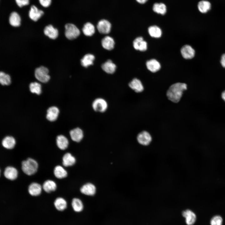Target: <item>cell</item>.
I'll return each mask as SVG.
<instances>
[{
  "label": "cell",
  "mask_w": 225,
  "mask_h": 225,
  "mask_svg": "<svg viewBox=\"0 0 225 225\" xmlns=\"http://www.w3.org/2000/svg\"><path fill=\"white\" fill-rule=\"evenodd\" d=\"M187 89V85L185 83L177 82L171 85L167 92V96L169 100L177 103L179 101L184 91Z\"/></svg>",
  "instance_id": "obj_1"
},
{
  "label": "cell",
  "mask_w": 225,
  "mask_h": 225,
  "mask_svg": "<svg viewBox=\"0 0 225 225\" xmlns=\"http://www.w3.org/2000/svg\"><path fill=\"white\" fill-rule=\"evenodd\" d=\"M38 164L34 159L29 158L22 162V171L27 175H31L37 171Z\"/></svg>",
  "instance_id": "obj_2"
},
{
  "label": "cell",
  "mask_w": 225,
  "mask_h": 225,
  "mask_svg": "<svg viewBox=\"0 0 225 225\" xmlns=\"http://www.w3.org/2000/svg\"><path fill=\"white\" fill-rule=\"evenodd\" d=\"M48 70L46 67L41 66L36 68L35 71L34 75L36 78L39 81L46 83L50 79L48 75Z\"/></svg>",
  "instance_id": "obj_3"
},
{
  "label": "cell",
  "mask_w": 225,
  "mask_h": 225,
  "mask_svg": "<svg viewBox=\"0 0 225 225\" xmlns=\"http://www.w3.org/2000/svg\"><path fill=\"white\" fill-rule=\"evenodd\" d=\"M65 34L66 37L69 40H73L77 38L80 34V31L74 24L67 23L65 26Z\"/></svg>",
  "instance_id": "obj_4"
},
{
  "label": "cell",
  "mask_w": 225,
  "mask_h": 225,
  "mask_svg": "<svg viewBox=\"0 0 225 225\" xmlns=\"http://www.w3.org/2000/svg\"><path fill=\"white\" fill-rule=\"evenodd\" d=\"M108 104L106 101L103 98H98L95 99L92 103V107L95 111L103 112L107 109Z\"/></svg>",
  "instance_id": "obj_5"
},
{
  "label": "cell",
  "mask_w": 225,
  "mask_h": 225,
  "mask_svg": "<svg viewBox=\"0 0 225 225\" xmlns=\"http://www.w3.org/2000/svg\"><path fill=\"white\" fill-rule=\"evenodd\" d=\"M137 140L140 144L146 146L150 143L152 140V138L148 132L143 131L138 135Z\"/></svg>",
  "instance_id": "obj_6"
},
{
  "label": "cell",
  "mask_w": 225,
  "mask_h": 225,
  "mask_svg": "<svg viewBox=\"0 0 225 225\" xmlns=\"http://www.w3.org/2000/svg\"><path fill=\"white\" fill-rule=\"evenodd\" d=\"M111 25L108 20L102 19L99 21L97 25V28L98 32L102 34H107L111 31Z\"/></svg>",
  "instance_id": "obj_7"
},
{
  "label": "cell",
  "mask_w": 225,
  "mask_h": 225,
  "mask_svg": "<svg viewBox=\"0 0 225 225\" xmlns=\"http://www.w3.org/2000/svg\"><path fill=\"white\" fill-rule=\"evenodd\" d=\"M181 54L183 57L186 59H190L195 55V51L190 45H186L183 46L181 49Z\"/></svg>",
  "instance_id": "obj_8"
},
{
  "label": "cell",
  "mask_w": 225,
  "mask_h": 225,
  "mask_svg": "<svg viewBox=\"0 0 225 225\" xmlns=\"http://www.w3.org/2000/svg\"><path fill=\"white\" fill-rule=\"evenodd\" d=\"M182 215L185 218L186 222L187 225H193L196 222V215L190 210L187 209L183 211Z\"/></svg>",
  "instance_id": "obj_9"
},
{
  "label": "cell",
  "mask_w": 225,
  "mask_h": 225,
  "mask_svg": "<svg viewBox=\"0 0 225 225\" xmlns=\"http://www.w3.org/2000/svg\"><path fill=\"white\" fill-rule=\"evenodd\" d=\"M4 175L7 179L13 180L17 178L18 172L15 168L12 166H8L5 169Z\"/></svg>",
  "instance_id": "obj_10"
},
{
  "label": "cell",
  "mask_w": 225,
  "mask_h": 225,
  "mask_svg": "<svg viewBox=\"0 0 225 225\" xmlns=\"http://www.w3.org/2000/svg\"><path fill=\"white\" fill-rule=\"evenodd\" d=\"M133 44L135 49L141 51H144L147 48V43L144 40L142 37H138L135 38L133 42Z\"/></svg>",
  "instance_id": "obj_11"
},
{
  "label": "cell",
  "mask_w": 225,
  "mask_h": 225,
  "mask_svg": "<svg viewBox=\"0 0 225 225\" xmlns=\"http://www.w3.org/2000/svg\"><path fill=\"white\" fill-rule=\"evenodd\" d=\"M43 12L38 9L34 5H32L29 12L30 18L34 21H37L43 14Z\"/></svg>",
  "instance_id": "obj_12"
},
{
  "label": "cell",
  "mask_w": 225,
  "mask_h": 225,
  "mask_svg": "<svg viewBox=\"0 0 225 225\" xmlns=\"http://www.w3.org/2000/svg\"><path fill=\"white\" fill-rule=\"evenodd\" d=\"M70 135L72 139L77 142H80L83 137V131L79 128H77L71 130Z\"/></svg>",
  "instance_id": "obj_13"
},
{
  "label": "cell",
  "mask_w": 225,
  "mask_h": 225,
  "mask_svg": "<svg viewBox=\"0 0 225 225\" xmlns=\"http://www.w3.org/2000/svg\"><path fill=\"white\" fill-rule=\"evenodd\" d=\"M43 32L45 35L51 39H55L58 35V29L54 28L52 25H49L46 26Z\"/></svg>",
  "instance_id": "obj_14"
},
{
  "label": "cell",
  "mask_w": 225,
  "mask_h": 225,
  "mask_svg": "<svg viewBox=\"0 0 225 225\" xmlns=\"http://www.w3.org/2000/svg\"><path fill=\"white\" fill-rule=\"evenodd\" d=\"M59 110L55 106L49 107L47 110L46 117L49 121L52 122L56 120L58 116Z\"/></svg>",
  "instance_id": "obj_15"
},
{
  "label": "cell",
  "mask_w": 225,
  "mask_h": 225,
  "mask_svg": "<svg viewBox=\"0 0 225 225\" xmlns=\"http://www.w3.org/2000/svg\"><path fill=\"white\" fill-rule=\"evenodd\" d=\"M42 190L41 186L37 182L31 183L28 188L29 193L33 196H37L41 194Z\"/></svg>",
  "instance_id": "obj_16"
},
{
  "label": "cell",
  "mask_w": 225,
  "mask_h": 225,
  "mask_svg": "<svg viewBox=\"0 0 225 225\" xmlns=\"http://www.w3.org/2000/svg\"><path fill=\"white\" fill-rule=\"evenodd\" d=\"M96 191L95 186L91 183H87L84 185L80 189V191L82 193L88 196L94 195Z\"/></svg>",
  "instance_id": "obj_17"
},
{
  "label": "cell",
  "mask_w": 225,
  "mask_h": 225,
  "mask_svg": "<svg viewBox=\"0 0 225 225\" xmlns=\"http://www.w3.org/2000/svg\"><path fill=\"white\" fill-rule=\"evenodd\" d=\"M129 86L132 89L136 92H142L144 88L141 81L137 78L133 79L129 83Z\"/></svg>",
  "instance_id": "obj_18"
},
{
  "label": "cell",
  "mask_w": 225,
  "mask_h": 225,
  "mask_svg": "<svg viewBox=\"0 0 225 225\" xmlns=\"http://www.w3.org/2000/svg\"><path fill=\"white\" fill-rule=\"evenodd\" d=\"M101 43L102 47L104 49L107 50H111L114 48L115 42L112 37L109 36H106L102 39Z\"/></svg>",
  "instance_id": "obj_19"
},
{
  "label": "cell",
  "mask_w": 225,
  "mask_h": 225,
  "mask_svg": "<svg viewBox=\"0 0 225 225\" xmlns=\"http://www.w3.org/2000/svg\"><path fill=\"white\" fill-rule=\"evenodd\" d=\"M146 65L148 69L153 72L158 71L161 68L160 63L155 59L148 61L146 63Z\"/></svg>",
  "instance_id": "obj_20"
},
{
  "label": "cell",
  "mask_w": 225,
  "mask_h": 225,
  "mask_svg": "<svg viewBox=\"0 0 225 225\" xmlns=\"http://www.w3.org/2000/svg\"><path fill=\"white\" fill-rule=\"evenodd\" d=\"M101 67L106 73L112 74L115 72L116 66L111 60H108L102 65Z\"/></svg>",
  "instance_id": "obj_21"
},
{
  "label": "cell",
  "mask_w": 225,
  "mask_h": 225,
  "mask_svg": "<svg viewBox=\"0 0 225 225\" xmlns=\"http://www.w3.org/2000/svg\"><path fill=\"white\" fill-rule=\"evenodd\" d=\"M56 141L57 146L60 149L64 150L68 148L69 142L68 139L65 136L63 135L58 136Z\"/></svg>",
  "instance_id": "obj_22"
},
{
  "label": "cell",
  "mask_w": 225,
  "mask_h": 225,
  "mask_svg": "<svg viewBox=\"0 0 225 225\" xmlns=\"http://www.w3.org/2000/svg\"><path fill=\"white\" fill-rule=\"evenodd\" d=\"M56 209L59 211H62L67 208V203L66 200L61 197L56 198L54 202Z\"/></svg>",
  "instance_id": "obj_23"
},
{
  "label": "cell",
  "mask_w": 225,
  "mask_h": 225,
  "mask_svg": "<svg viewBox=\"0 0 225 225\" xmlns=\"http://www.w3.org/2000/svg\"><path fill=\"white\" fill-rule=\"evenodd\" d=\"M43 190L47 193L55 191L57 188V185L53 181L48 180L44 182L42 185Z\"/></svg>",
  "instance_id": "obj_24"
},
{
  "label": "cell",
  "mask_w": 225,
  "mask_h": 225,
  "mask_svg": "<svg viewBox=\"0 0 225 225\" xmlns=\"http://www.w3.org/2000/svg\"><path fill=\"white\" fill-rule=\"evenodd\" d=\"M76 162L75 158L70 153L65 154L62 158V164L65 167L71 166Z\"/></svg>",
  "instance_id": "obj_25"
},
{
  "label": "cell",
  "mask_w": 225,
  "mask_h": 225,
  "mask_svg": "<svg viewBox=\"0 0 225 225\" xmlns=\"http://www.w3.org/2000/svg\"><path fill=\"white\" fill-rule=\"evenodd\" d=\"M2 143L4 148L7 149H12L14 147L16 141L12 137L8 136L3 139Z\"/></svg>",
  "instance_id": "obj_26"
},
{
  "label": "cell",
  "mask_w": 225,
  "mask_h": 225,
  "mask_svg": "<svg viewBox=\"0 0 225 225\" xmlns=\"http://www.w3.org/2000/svg\"><path fill=\"white\" fill-rule=\"evenodd\" d=\"M9 21L10 24L12 26L17 27L20 25V16L16 12H13L11 13Z\"/></svg>",
  "instance_id": "obj_27"
},
{
  "label": "cell",
  "mask_w": 225,
  "mask_h": 225,
  "mask_svg": "<svg viewBox=\"0 0 225 225\" xmlns=\"http://www.w3.org/2000/svg\"><path fill=\"white\" fill-rule=\"evenodd\" d=\"M95 59L94 56L91 54H87L85 55L81 60L82 65L85 68L93 64V62Z\"/></svg>",
  "instance_id": "obj_28"
},
{
  "label": "cell",
  "mask_w": 225,
  "mask_h": 225,
  "mask_svg": "<svg viewBox=\"0 0 225 225\" xmlns=\"http://www.w3.org/2000/svg\"><path fill=\"white\" fill-rule=\"evenodd\" d=\"M211 6L210 2L206 0H202L199 2L198 4V10L202 13H206L209 11Z\"/></svg>",
  "instance_id": "obj_29"
},
{
  "label": "cell",
  "mask_w": 225,
  "mask_h": 225,
  "mask_svg": "<svg viewBox=\"0 0 225 225\" xmlns=\"http://www.w3.org/2000/svg\"><path fill=\"white\" fill-rule=\"evenodd\" d=\"M53 173L55 177L58 179L65 178L67 176L68 174L66 170L60 165L57 166L55 167Z\"/></svg>",
  "instance_id": "obj_30"
},
{
  "label": "cell",
  "mask_w": 225,
  "mask_h": 225,
  "mask_svg": "<svg viewBox=\"0 0 225 225\" xmlns=\"http://www.w3.org/2000/svg\"><path fill=\"white\" fill-rule=\"evenodd\" d=\"M82 31L85 36H91L95 33V27L92 24L88 22L84 25L82 29Z\"/></svg>",
  "instance_id": "obj_31"
},
{
  "label": "cell",
  "mask_w": 225,
  "mask_h": 225,
  "mask_svg": "<svg viewBox=\"0 0 225 225\" xmlns=\"http://www.w3.org/2000/svg\"><path fill=\"white\" fill-rule=\"evenodd\" d=\"M148 32L152 37L159 38L162 35V32L161 29L157 26H152L148 28Z\"/></svg>",
  "instance_id": "obj_32"
},
{
  "label": "cell",
  "mask_w": 225,
  "mask_h": 225,
  "mask_svg": "<svg viewBox=\"0 0 225 225\" xmlns=\"http://www.w3.org/2000/svg\"><path fill=\"white\" fill-rule=\"evenodd\" d=\"M71 204L73 210L75 212H80L83 209V203L81 200L78 198H73L72 200Z\"/></svg>",
  "instance_id": "obj_33"
},
{
  "label": "cell",
  "mask_w": 225,
  "mask_h": 225,
  "mask_svg": "<svg viewBox=\"0 0 225 225\" xmlns=\"http://www.w3.org/2000/svg\"><path fill=\"white\" fill-rule=\"evenodd\" d=\"M152 8L155 12L162 15L165 14L167 11L165 5L162 3H155L153 5Z\"/></svg>",
  "instance_id": "obj_34"
},
{
  "label": "cell",
  "mask_w": 225,
  "mask_h": 225,
  "mask_svg": "<svg viewBox=\"0 0 225 225\" xmlns=\"http://www.w3.org/2000/svg\"><path fill=\"white\" fill-rule=\"evenodd\" d=\"M29 88L30 90L32 93L39 95L41 92V85L40 84L37 82H31L29 84Z\"/></svg>",
  "instance_id": "obj_35"
},
{
  "label": "cell",
  "mask_w": 225,
  "mask_h": 225,
  "mask_svg": "<svg viewBox=\"0 0 225 225\" xmlns=\"http://www.w3.org/2000/svg\"><path fill=\"white\" fill-rule=\"evenodd\" d=\"M11 82L10 76L4 72H0V83L2 85H9Z\"/></svg>",
  "instance_id": "obj_36"
},
{
  "label": "cell",
  "mask_w": 225,
  "mask_h": 225,
  "mask_svg": "<svg viewBox=\"0 0 225 225\" xmlns=\"http://www.w3.org/2000/svg\"><path fill=\"white\" fill-rule=\"evenodd\" d=\"M222 222L223 219L222 217L219 215H216L211 219L210 224L211 225H222Z\"/></svg>",
  "instance_id": "obj_37"
},
{
  "label": "cell",
  "mask_w": 225,
  "mask_h": 225,
  "mask_svg": "<svg viewBox=\"0 0 225 225\" xmlns=\"http://www.w3.org/2000/svg\"><path fill=\"white\" fill-rule=\"evenodd\" d=\"M16 3L20 7L28 5L29 3V0H15Z\"/></svg>",
  "instance_id": "obj_38"
},
{
  "label": "cell",
  "mask_w": 225,
  "mask_h": 225,
  "mask_svg": "<svg viewBox=\"0 0 225 225\" xmlns=\"http://www.w3.org/2000/svg\"><path fill=\"white\" fill-rule=\"evenodd\" d=\"M40 4L43 7H47L51 4V0H39Z\"/></svg>",
  "instance_id": "obj_39"
},
{
  "label": "cell",
  "mask_w": 225,
  "mask_h": 225,
  "mask_svg": "<svg viewBox=\"0 0 225 225\" xmlns=\"http://www.w3.org/2000/svg\"><path fill=\"white\" fill-rule=\"evenodd\" d=\"M220 62L223 68H225V53L222 56Z\"/></svg>",
  "instance_id": "obj_40"
},
{
  "label": "cell",
  "mask_w": 225,
  "mask_h": 225,
  "mask_svg": "<svg viewBox=\"0 0 225 225\" xmlns=\"http://www.w3.org/2000/svg\"><path fill=\"white\" fill-rule=\"evenodd\" d=\"M138 3L141 4H144L147 2L148 0H136Z\"/></svg>",
  "instance_id": "obj_41"
},
{
  "label": "cell",
  "mask_w": 225,
  "mask_h": 225,
  "mask_svg": "<svg viewBox=\"0 0 225 225\" xmlns=\"http://www.w3.org/2000/svg\"><path fill=\"white\" fill-rule=\"evenodd\" d=\"M222 98L225 101V91H223L222 94Z\"/></svg>",
  "instance_id": "obj_42"
}]
</instances>
